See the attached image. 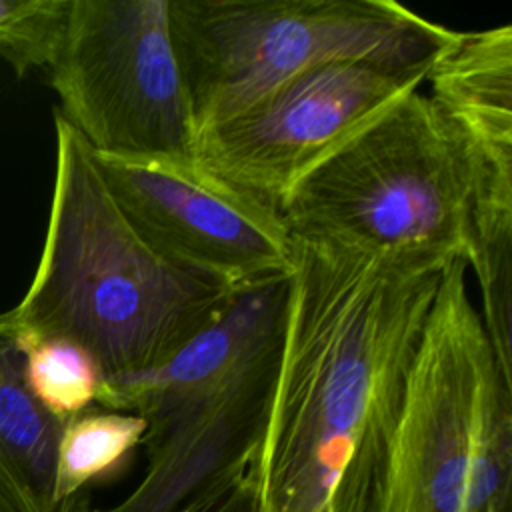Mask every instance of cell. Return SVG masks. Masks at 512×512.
<instances>
[{"label": "cell", "mask_w": 512, "mask_h": 512, "mask_svg": "<svg viewBox=\"0 0 512 512\" xmlns=\"http://www.w3.org/2000/svg\"><path fill=\"white\" fill-rule=\"evenodd\" d=\"M70 0H0V58L16 78L50 68L60 48Z\"/></svg>", "instance_id": "cell-14"}, {"label": "cell", "mask_w": 512, "mask_h": 512, "mask_svg": "<svg viewBox=\"0 0 512 512\" xmlns=\"http://www.w3.org/2000/svg\"><path fill=\"white\" fill-rule=\"evenodd\" d=\"M146 420L116 410H86L64 422L56 450V498L86 496L94 482L118 474L142 446Z\"/></svg>", "instance_id": "cell-12"}, {"label": "cell", "mask_w": 512, "mask_h": 512, "mask_svg": "<svg viewBox=\"0 0 512 512\" xmlns=\"http://www.w3.org/2000/svg\"><path fill=\"white\" fill-rule=\"evenodd\" d=\"M430 68L370 62L310 68L196 134L194 158L280 210L290 190L390 106L420 90Z\"/></svg>", "instance_id": "cell-8"}, {"label": "cell", "mask_w": 512, "mask_h": 512, "mask_svg": "<svg viewBox=\"0 0 512 512\" xmlns=\"http://www.w3.org/2000/svg\"><path fill=\"white\" fill-rule=\"evenodd\" d=\"M48 72L60 116L94 152L194 156L170 0H70Z\"/></svg>", "instance_id": "cell-6"}, {"label": "cell", "mask_w": 512, "mask_h": 512, "mask_svg": "<svg viewBox=\"0 0 512 512\" xmlns=\"http://www.w3.org/2000/svg\"><path fill=\"white\" fill-rule=\"evenodd\" d=\"M196 130L330 62L432 68L458 32L394 0H170Z\"/></svg>", "instance_id": "cell-5"}, {"label": "cell", "mask_w": 512, "mask_h": 512, "mask_svg": "<svg viewBox=\"0 0 512 512\" xmlns=\"http://www.w3.org/2000/svg\"><path fill=\"white\" fill-rule=\"evenodd\" d=\"M54 132L44 246L12 314L20 346L74 342L94 358L106 386L162 366L224 312L234 292L174 266L136 230L94 150L58 110Z\"/></svg>", "instance_id": "cell-2"}, {"label": "cell", "mask_w": 512, "mask_h": 512, "mask_svg": "<svg viewBox=\"0 0 512 512\" xmlns=\"http://www.w3.org/2000/svg\"><path fill=\"white\" fill-rule=\"evenodd\" d=\"M280 214L294 238L404 268L442 272L470 258L464 156L420 90L312 168Z\"/></svg>", "instance_id": "cell-4"}, {"label": "cell", "mask_w": 512, "mask_h": 512, "mask_svg": "<svg viewBox=\"0 0 512 512\" xmlns=\"http://www.w3.org/2000/svg\"><path fill=\"white\" fill-rule=\"evenodd\" d=\"M64 422L30 392L12 310L0 312V512H88V496L56 498Z\"/></svg>", "instance_id": "cell-11"}, {"label": "cell", "mask_w": 512, "mask_h": 512, "mask_svg": "<svg viewBox=\"0 0 512 512\" xmlns=\"http://www.w3.org/2000/svg\"><path fill=\"white\" fill-rule=\"evenodd\" d=\"M440 276L294 238L274 390L246 466L262 512H370Z\"/></svg>", "instance_id": "cell-1"}, {"label": "cell", "mask_w": 512, "mask_h": 512, "mask_svg": "<svg viewBox=\"0 0 512 512\" xmlns=\"http://www.w3.org/2000/svg\"><path fill=\"white\" fill-rule=\"evenodd\" d=\"M428 96L454 132L466 166L470 258L480 318L512 384V26L458 32L434 60Z\"/></svg>", "instance_id": "cell-10"}, {"label": "cell", "mask_w": 512, "mask_h": 512, "mask_svg": "<svg viewBox=\"0 0 512 512\" xmlns=\"http://www.w3.org/2000/svg\"><path fill=\"white\" fill-rule=\"evenodd\" d=\"M94 160L128 220L174 266L230 292L292 274L294 236L280 210L194 156Z\"/></svg>", "instance_id": "cell-9"}, {"label": "cell", "mask_w": 512, "mask_h": 512, "mask_svg": "<svg viewBox=\"0 0 512 512\" xmlns=\"http://www.w3.org/2000/svg\"><path fill=\"white\" fill-rule=\"evenodd\" d=\"M174 512H262L246 472L194 496Z\"/></svg>", "instance_id": "cell-15"}, {"label": "cell", "mask_w": 512, "mask_h": 512, "mask_svg": "<svg viewBox=\"0 0 512 512\" xmlns=\"http://www.w3.org/2000/svg\"><path fill=\"white\" fill-rule=\"evenodd\" d=\"M22 352L30 392L58 420H70L98 400L100 368L78 344L62 338H42L22 344Z\"/></svg>", "instance_id": "cell-13"}, {"label": "cell", "mask_w": 512, "mask_h": 512, "mask_svg": "<svg viewBox=\"0 0 512 512\" xmlns=\"http://www.w3.org/2000/svg\"><path fill=\"white\" fill-rule=\"evenodd\" d=\"M290 274L234 292L224 312L162 366L100 388L96 404L146 420V470L116 506L174 512L246 472L268 414Z\"/></svg>", "instance_id": "cell-3"}, {"label": "cell", "mask_w": 512, "mask_h": 512, "mask_svg": "<svg viewBox=\"0 0 512 512\" xmlns=\"http://www.w3.org/2000/svg\"><path fill=\"white\" fill-rule=\"evenodd\" d=\"M466 270H442L370 512H472L480 406L500 368Z\"/></svg>", "instance_id": "cell-7"}]
</instances>
